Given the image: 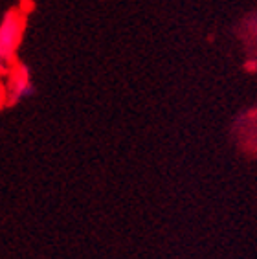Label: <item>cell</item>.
Returning <instances> with one entry per match:
<instances>
[{
    "label": "cell",
    "instance_id": "obj_2",
    "mask_svg": "<svg viewBox=\"0 0 257 259\" xmlns=\"http://www.w3.org/2000/svg\"><path fill=\"white\" fill-rule=\"evenodd\" d=\"M8 103H17L19 100L26 98L31 92V83L28 70L20 63H15V68H11L10 75V87H8Z\"/></svg>",
    "mask_w": 257,
    "mask_h": 259
},
{
    "label": "cell",
    "instance_id": "obj_1",
    "mask_svg": "<svg viewBox=\"0 0 257 259\" xmlns=\"http://www.w3.org/2000/svg\"><path fill=\"white\" fill-rule=\"evenodd\" d=\"M24 20L26 13L22 10H10L0 22V68L13 61L24 33Z\"/></svg>",
    "mask_w": 257,
    "mask_h": 259
},
{
    "label": "cell",
    "instance_id": "obj_3",
    "mask_svg": "<svg viewBox=\"0 0 257 259\" xmlns=\"http://www.w3.org/2000/svg\"><path fill=\"white\" fill-rule=\"evenodd\" d=\"M6 103H8V90L2 89V85H0V109H2Z\"/></svg>",
    "mask_w": 257,
    "mask_h": 259
}]
</instances>
